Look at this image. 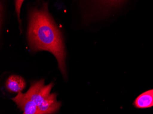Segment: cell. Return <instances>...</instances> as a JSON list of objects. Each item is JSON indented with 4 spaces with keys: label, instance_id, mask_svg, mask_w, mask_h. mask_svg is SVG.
Returning <instances> with one entry per match:
<instances>
[{
    "label": "cell",
    "instance_id": "cell-1",
    "mask_svg": "<svg viewBox=\"0 0 153 114\" xmlns=\"http://www.w3.org/2000/svg\"><path fill=\"white\" fill-rule=\"evenodd\" d=\"M27 38L33 52L45 50L52 53L58 67L66 78V53L61 31L54 22L45 3L41 8H32L29 12Z\"/></svg>",
    "mask_w": 153,
    "mask_h": 114
},
{
    "label": "cell",
    "instance_id": "cell-2",
    "mask_svg": "<svg viewBox=\"0 0 153 114\" xmlns=\"http://www.w3.org/2000/svg\"><path fill=\"white\" fill-rule=\"evenodd\" d=\"M44 81V79H41L39 81L33 82L29 90L25 94L26 96L32 101L37 107L50 96L51 89L54 85L53 83L45 85Z\"/></svg>",
    "mask_w": 153,
    "mask_h": 114
},
{
    "label": "cell",
    "instance_id": "cell-6",
    "mask_svg": "<svg viewBox=\"0 0 153 114\" xmlns=\"http://www.w3.org/2000/svg\"><path fill=\"white\" fill-rule=\"evenodd\" d=\"M138 108H146L153 106V89L147 91L138 96L134 101Z\"/></svg>",
    "mask_w": 153,
    "mask_h": 114
},
{
    "label": "cell",
    "instance_id": "cell-3",
    "mask_svg": "<svg viewBox=\"0 0 153 114\" xmlns=\"http://www.w3.org/2000/svg\"><path fill=\"white\" fill-rule=\"evenodd\" d=\"M12 100L24 111L23 114H39L37 106L22 92L19 93Z\"/></svg>",
    "mask_w": 153,
    "mask_h": 114
},
{
    "label": "cell",
    "instance_id": "cell-4",
    "mask_svg": "<svg viewBox=\"0 0 153 114\" xmlns=\"http://www.w3.org/2000/svg\"><path fill=\"white\" fill-rule=\"evenodd\" d=\"M56 93H52L38 106L39 114H54L61 106V103L56 100Z\"/></svg>",
    "mask_w": 153,
    "mask_h": 114
},
{
    "label": "cell",
    "instance_id": "cell-5",
    "mask_svg": "<svg viewBox=\"0 0 153 114\" xmlns=\"http://www.w3.org/2000/svg\"><path fill=\"white\" fill-rule=\"evenodd\" d=\"M5 85L8 91L18 94L19 93L21 92L25 88L26 82L21 76L12 75L7 79Z\"/></svg>",
    "mask_w": 153,
    "mask_h": 114
},
{
    "label": "cell",
    "instance_id": "cell-7",
    "mask_svg": "<svg viewBox=\"0 0 153 114\" xmlns=\"http://www.w3.org/2000/svg\"><path fill=\"white\" fill-rule=\"evenodd\" d=\"M24 1H15V10H16V13L18 17V21L19 23L20 27L21 32H22V30L21 28V20L20 18V15L21 9L22 7V4L24 2Z\"/></svg>",
    "mask_w": 153,
    "mask_h": 114
}]
</instances>
